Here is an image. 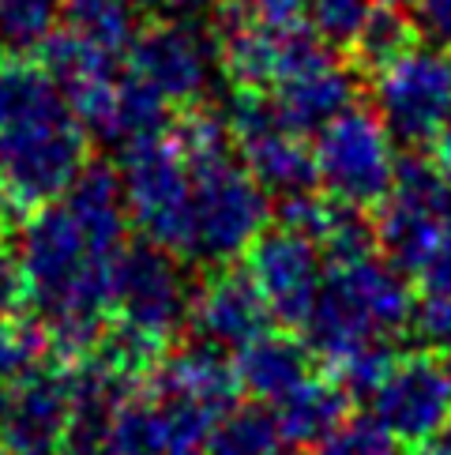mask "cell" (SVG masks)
Instances as JSON below:
<instances>
[{"instance_id": "6da1fadb", "label": "cell", "mask_w": 451, "mask_h": 455, "mask_svg": "<svg viewBox=\"0 0 451 455\" xmlns=\"http://www.w3.org/2000/svg\"><path fill=\"white\" fill-rule=\"evenodd\" d=\"M87 166V132L42 64L0 68V196L38 211L64 196Z\"/></svg>"}, {"instance_id": "7a4b0ae2", "label": "cell", "mask_w": 451, "mask_h": 455, "mask_svg": "<svg viewBox=\"0 0 451 455\" xmlns=\"http://www.w3.org/2000/svg\"><path fill=\"white\" fill-rule=\"evenodd\" d=\"M20 267L42 320L102 316L113 305V259L94 252L68 207L30 211L20 234Z\"/></svg>"}, {"instance_id": "3957f363", "label": "cell", "mask_w": 451, "mask_h": 455, "mask_svg": "<svg viewBox=\"0 0 451 455\" xmlns=\"http://www.w3.org/2000/svg\"><path fill=\"white\" fill-rule=\"evenodd\" d=\"M414 316V294L402 271L380 259H358V264H331L324 286L305 328V347L328 362H343L368 339L395 335Z\"/></svg>"}, {"instance_id": "277c9868", "label": "cell", "mask_w": 451, "mask_h": 455, "mask_svg": "<svg viewBox=\"0 0 451 455\" xmlns=\"http://www.w3.org/2000/svg\"><path fill=\"white\" fill-rule=\"evenodd\" d=\"M267 192L237 162H218L192 173L188 245L185 256L203 264H226L252 249L267 226Z\"/></svg>"}, {"instance_id": "5b68a950", "label": "cell", "mask_w": 451, "mask_h": 455, "mask_svg": "<svg viewBox=\"0 0 451 455\" xmlns=\"http://www.w3.org/2000/svg\"><path fill=\"white\" fill-rule=\"evenodd\" d=\"M392 132L368 109H346L324 132H316V173L335 200L368 207L384 204L395 185L399 162L392 148Z\"/></svg>"}, {"instance_id": "8992f818", "label": "cell", "mask_w": 451, "mask_h": 455, "mask_svg": "<svg viewBox=\"0 0 451 455\" xmlns=\"http://www.w3.org/2000/svg\"><path fill=\"white\" fill-rule=\"evenodd\" d=\"M121 188L132 219L154 245L185 252L188 245V207H192V170L177 140L154 136L139 140L121 155Z\"/></svg>"}, {"instance_id": "52a82bcc", "label": "cell", "mask_w": 451, "mask_h": 455, "mask_svg": "<svg viewBox=\"0 0 451 455\" xmlns=\"http://www.w3.org/2000/svg\"><path fill=\"white\" fill-rule=\"evenodd\" d=\"M451 207V181L437 162L402 158L388 200L380 204L376 241L402 275H422Z\"/></svg>"}, {"instance_id": "ba28073f", "label": "cell", "mask_w": 451, "mask_h": 455, "mask_svg": "<svg viewBox=\"0 0 451 455\" xmlns=\"http://www.w3.org/2000/svg\"><path fill=\"white\" fill-rule=\"evenodd\" d=\"M373 106L384 128L407 148L437 140L451 117V50L414 45L392 68L373 76Z\"/></svg>"}, {"instance_id": "9c48e42d", "label": "cell", "mask_w": 451, "mask_h": 455, "mask_svg": "<svg viewBox=\"0 0 451 455\" xmlns=\"http://www.w3.org/2000/svg\"><path fill=\"white\" fill-rule=\"evenodd\" d=\"M113 305L121 308V320L170 339L188 320L192 290L170 249L136 241L113 259Z\"/></svg>"}, {"instance_id": "30bf717a", "label": "cell", "mask_w": 451, "mask_h": 455, "mask_svg": "<svg viewBox=\"0 0 451 455\" xmlns=\"http://www.w3.org/2000/svg\"><path fill=\"white\" fill-rule=\"evenodd\" d=\"M218 42L192 20L154 23L132 42V72L162 94L170 106H188L211 87Z\"/></svg>"}, {"instance_id": "8fae6325", "label": "cell", "mask_w": 451, "mask_h": 455, "mask_svg": "<svg viewBox=\"0 0 451 455\" xmlns=\"http://www.w3.org/2000/svg\"><path fill=\"white\" fill-rule=\"evenodd\" d=\"M373 418L402 444H425L451 426V377L447 365L429 354L399 357L392 377L376 387Z\"/></svg>"}, {"instance_id": "7c38bea8", "label": "cell", "mask_w": 451, "mask_h": 455, "mask_svg": "<svg viewBox=\"0 0 451 455\" xmlns=\"http://www.w3.org/2000/svg\"><path fill=\"white\" fill-rule=\"evenodd\" d=\"M249 275L260 286L271 316H279L289 328L309 320L316 294L324 286L316 241L289 234V230H264L249 249Z\"/></svg>"}, {"instance_id": "4fadbf2b", "label": "cell", "mask_w": 451, "mask_h": 455, "mask_svg": "<svg viewBox=\"0 0 451 455\" xmlns=\"http://www.w3.org/2000/svg\"><path fill=\"white\" fill-rule=\"evenodd\" d=\"M72 380L57 369L35 365L15 377L8 411L0 421V444L12 455H57L68 444Z\"/></svg>"}, {"instance_id": "5bb4252c", "label": "cell", "mask_w": 451, "mask_h": 455, "mask_svg": "<svg viewBox=\"0 0 451 455\" xmlns=\"http://www.w3.org/2000/svg\"><path fill=\"white\" fill-rule=\"evenodd\" d=\"M188 323L196 328L200 343H211L218 350H241L252 339L267 335L271 305L264 301L249 271L226 267L192 290Z\"/></svg>"}, {"instance_id": "9a60e30c", "label": "cell", "mask_w": 451, "mask_h": 455, "mask_svg": "<svg viewBox=\"0 0 451 455\" xmlns=\"http://www.w3.org/2000/svg\"><path fill=\"white\" fill-rule=\"evenodd\" d=\"M113 53L91 45L87 38L72 35V30H57V35L42 45V68L53 76V84L68 99L75 121L102 136V128L117 102L121 79L113 72Z\"/></svg>"}, {"instance_id": "2e32d148", "label": "cell", "mask_w": 451, "mask_h": 455, "mask_svg": "<svg viewBox=\"0 0 451 455\" xmlns=\"http://www.w3.org/2000/svg\"><path fill=\"white\" fill-rule=\"evenodd\" d=\"M215 421L162 399H132L109 429L106 455H200Z\"/></svg>"}, {"instance_id": "e0dca14e", "label": "cell", "mask_w": 451, "mask_h": 455, "mask_svg": "<svg viewBox=\"0 0 451 455\" xmlns=\"http://www.w3.org/2000/svg\"><path fill=\"white\" fill-rule=\"evenodd\" d=\"M237 392L241 384H237L233 362H226V354L211 343H196L181 350L154 372V399L188 406V411H196L211 421H218L230 406H237Z\"/></svg>"}, {"instance_id": "ac0fdd59", "label": "cell", "mask_w": 451, "mask_h": 455, "mask_svg": "<svg viewBox=\"0 0 451 455\" xmlns=\"http://www.w3.org/2000/svg\"><path fill=\"white\" fill-rule=\"evenodd\" d=\"M353 99H358V79H353L350 68L328 57L279 84L275 109L289 132L305 136V132H324L331 121L353 109Z\"/></svg>"}, {"instance_id": "d6986e66", "label": "cell", "mask_w": 451, "mask_h": 455, "mask_svg": "<svg viewBox=\"0 0 451 455\" xmlns=\"http://www.w3.org/2000/svg\"><path fill=\"white\" fill-rule=\"evenodd\" d=\"M233 372L241 392L256 403H282L294 387L313 377V350L289 335L267 331L237 350Z\"/></svg>"}, {"instance_id": "ffe728a7", "label": "cell", "mask_w": 451, "mask_h": 455, "mask_svg": "<svg viewBox=\"0 0 451 455\" xmlns=\"http://www.w3.org/2000/svg\"><path fill=\"white\" fill-rule=\"evenodd\" d=\"M64 207L72 211V219L79 222V230L87 234L94 252H102L106 259L121 256L128 204H124V188H121L117 170H109L106 162H87L83 173L64 192Z\"/></svg>"}, {"instance_id": "44dd1931", "label": "cell", "mask_w": 451, "mask_h": 455, "mask_svg": "<svg viewBox=\"0 0 451 455\" xmlns=\"http://www.w3.org/2000/svg\"><path fill=\"white\" fill-rule=\"evenodd\" d=\"M237 148L245 155V170L260 181L264 192L294 196V192H309L320 181L316 155L289 128H271V132L252 136L245 143H237Z\"/></svg>"}, {"instance_id": "7402d4cb", "label": "cell", "mask_w": 451, "mask_h": 455, "mask_svg": "<svg viewBox=\"0 0 451 455\" xmlns=\"http://www.w3.org/2000/svg\"><path fill=\"white\" fill-rule=\"evenodd\" d=\"M346 387L328 377H309L279 403V429L289 444H320L346 421Z\"/></svg>"}, {"instance_id": "603a6c76", "label": "cell", "mask_w": 451, "mask_h": 455, "mask_svg": "<svg viewBox=\"0 0 451 455\" xmlns=\"http://www.w3.org/2000/svg\"><path fill=\"white\" fill-rule=\"evenodd\" d=\"M170 124V102L158 94L143 76H124L117 87V102H113V113L102 128V140L117 143V148H132L139 140H154L166 136Z\"/></svg>"}, {"instance_id": "cb8c5ba5", "label": "cell", "mask_w": 451, "mask_h": 455, "mask_svg": "<svg viewBox=\"0 0 451 455\" xmlns=\"http://www.w3.org/2000/svg\"><path fill=\"white\" fill-rule=\"evenodd\" d=\"M414 38H417V23L407 20V12L395 4H376L361 23V30L353 35L350 50L358 68L380 76L384 68H392L395 60H402L414 50Z\"/></svg>"}, {"instance_id": "d4e9b609", "label": "cell", "mask_w": 451, "mask_h": 455, "mask_svg": "<svg viewBox=\"0 0 451 455\" xmlns=\"http://www.w3.org/2000/svg\"><path fill=\"white\" fill-rule=\"evenodd\" d=\"M279 436V414L264 403L230 406L207 433V455H271Z\"/></svg>"}, {"instance_id": "484cf974", "label": "cell", "mask_w": 451, "mask_h": 455, "mask_svg": "<svg viewBox=\"0 0 451 455\" xmlns=\"http://www.w3.org/2000/svg\"><path fill=\"white\" fill-rule=\"evenodd\" d=\"M136 8L128 0H64V23L106 53H124L136 42Z\"/></svg>"}, {"instance_id": "4316f807", "label": "cell", "mask_w": 451, "mask_h": 455, "mask_svg": "<svg viewBox=\"0 0 451 455\" xmlns=\"http://www.w3.org/2000/svg\"><path fill=\"white\" fill-rule=\"evenodd\" d=\"M162 335H151L136 328V323H113V328H106L99 350H94L91 357L94 362H102L109 372H117L121 380L128 384H139L147 372H158V365H162Z\"/></svg>"}, {"instance_id": "83f0119b", "label": "cell", "mask_w": 451, "mask_h": 455, "mask_svg": "<svg viewBox=\"0 0 451 455\" xmlns=\"http://www.w3.org/2000/svg\"><path fill=\"white\" fill-rule=\"evenodd\" d=\"M177 148H181L188 170H207V166H218V162H230V124H226L222 113L215 109H188L181 121H177Z\"/></svg>"}, {"instance_id": "f1b7e54d", "label": "cell", "mask_w": 451, "mask_h": 455, "mask_svg": "<svg viewBox=\"0 0 451 455\" xmlns=\"http://www.w3.org/2000/svg\"><path fill=\"white\" fill-rule=\"evenodd\" d=\"M64 20V0H0V38L12 50H42Z\"/></svg>"}, {"instance_id": "f546056e", "label": "cell", "mask_w": 451, "mask_h": 455, "mask_svg": "<svg viewBox=\"0 0 451 455\" xmlns=\"http://www.w3.org/2000/svg\"><path fill=\"white\" fill-rule=\"evenodd\" d=\"M380 245L376 241V222L365 215L361 207L335 200L331 222L324 237H320V249L328 252L331 264H358V259H368L373 249Z\"/></svg>"}, {"instance_id": "4dcf8cb0", "label": "cell", "mask_w": 451, "mask_h": 455, "mask_svg": "<svg viewBox=\"0 0 451 455\" xmlns=\"http://www.w3.org/2000/svg\"><path fill=\"white\" fill-rule=\"evenodd\" d=\"M395 365H399L395 350L384 343V339H368V343H361L358 350H350L343 362H335V372H338L335 380L346 387V395L373 399L376 387L392 377Z\"/></svg>"}, {"instance_id": "1f68e13d", "label": "cell", "mask_w": 451, "mask_h": 455, "mask_svg": "<svg viewBox=\"0 0 451 455\" xmlns=\"http://www.w3.org/2000/svg\"><path fill=\"white\" fill-rule=\"evenodd\" d=\"M50 350L45 339V323H8L0 316V380L4 377H23L27 369L42 362V354Z\"/></svg>"}, {"instance_id": "d6a6232c", "label": "cell", "mask_w": 451, "mask_h": 455, "mask_svg": "<svg viewBox=\"0 0 451 455\" xmlns=\"http://www.w3.org/2000/svg\"><path fill=\"white\" fill-rule=\"evenodd\" d=\"M316 455H395V436L373 414L346 418L331 436L316 444Z\"/></svg>"}, {"instance_id": "836d02e7", "label": "cell", "mask_w": 451, "mask_h": 455, "mask_svg": "<svg viewBox=\"0 0 451 455\" xmlns=\"http://www.w3.org/2000/svg\"><path fill=\"white\" fill-rule=\"evenodd\" d=\"M373 8V0H309V23L328 45H350Z\"/></svg>"}, {"instance_id": "e575fe53", "label": "cell", "mask_w": 451, "mask_h": 455, "mask_svg": "<svg viewBox=\"0 0 451 455\" xmlns=\"http://www.w3.org/2000/svg\"><path fill=\"white\" fill-rule=\"evenodd\" d=\"M331 211H335V200H324V196H316V192H294V196H282L279 211H275V219L282 230L289 234H301V237H309L320 245V237H324L328 230V222H331Z\"/></svg>"}, {"instance_id": "d590c367", "label": "cell", "mask_w": 451, "mask_h": 455, "mask_svg": "<svg viewBox=\"0 0 451 455\" xmlns=\"http://www.w3.org/2000/svg\"><path fill=\"white\" fill-rule=\"evenodd\" d=\"M410 328L425 347L451 354V294H425V301L414 305Z\"/></svg>"}, {"instance_id": "8d00e7d4", "label": "cell", "mask_w": 451, "mask_h": 455, "mask_svg": "<svg viewBox=\"0 0 451 455\" xmlns=\"http://www.w3.org/2000/svg\"><path fill=\"white\" fill-rule=\"evenodd\" d=\"M245 12L252 23L271 30H294L309 20V0H245Z\"/></svg>"}, {"instance_id": "74e56055", "label": "cell", "mask_w": 451, "mask_h": 455, "mask_svg": "<svg viewBox=\"0 0 451 455\" xmlns=\"http://www.w3.org/2000/svg\"><path fill=\"white\" fill-rule=\"evenodd\" d=\"M417 279L425 283L429 294H451V207H447V215H444L440 237H437V245H432L429 264L422 267Z\"/></svg>"}, {"instance_id": "f35d334b", "label": "cell", "mask_w": 451, "mask_h": 455, "mask_svg": "<svg viewBox=\"0 0 451 455\" xmlns=\"http://www.w3.org/2000/svg\"><path fill=\"white\" fill-rule=\"evenodd\" d=\"M417 35L437 50H451V0H422L417 4Z\"/></svg>"}, {"instance_id": "ab89813d", "label": "cell", "mask_w": 451, "mask_h": 455, "mask_svg": "<svg viewBox=\"0 0 451 455\" xmlns=\"http://www.w3.org/2000/svg\"><path fill=\"white\" fill-rule=\"evenodd\" d=\"M27 275L20 267V259H12L4 249H0V316L15 313L27 301Z\"/></svg>"}, {"instance_id": "60d3db41", "label": "cell", "mask_w": 451, "mask_h": 455, "mask_svg": "<svg viewBox=\"0 0 451 455\" xmlns=\"http://www.w3.org/2000/svg\"><path fill=\"white\" fill-rule=\"evenodd\" d=\"M432 143H437V166L444 170V177H447V181H451V117L444 121V128H440V136H437V140H432Z\"/></svg>"}, {"instance_id": "b9f144b4", "label": "cell", "mask_w": 451, "mask_h": 455, "mask_svg": "<svg viewBox=\"0 0 451 455\" xmlns=\"http://www.w3.org/2000/svg\"><path fill=\"white\" fill-rule=\"evenodd\" d=\"M166 4H170L177 15H185V20H192V15H203V12L218 8L222 0H166Z\"/></svg>"}, {"instance_id": "7bdbcfd3", "label": "cell", "mask_w": 451, "mask_h": 455, "mask_svg": "<svg viewBox=\"0 0 451 455\" xmlns=\"http://www.w3.org/2000/svg\"><path fill=\"white\" fill-rule=\"evenodd\" d=\"M414 455H451V426L440 433V436H432V441L425 444H417Z\"/></svg>"}, {"instance_id": "ee69618b", "label": "cell", "mask_w": 451, "mask_h": 455, "mask_svg": "<svg viewBox=\"0 0 451 455\" xmlns=\"http://www.w3.org/2000/svg\"><path fill=\"white\" fill-rule=\"evenodd\" d=\"M384 4H395V8H417L422 0H384Z\"/></svg>"}, {"instance_id": "f6af8a7d", "label": "cell", "mask_w": 451, "mask_h": 455, "mask_svg": "<svg viewBox=\"0 0 451 455\" xmlns=\"http://www.w3.org/2000/svg\"><path fill=\"white\" fill-rule=\"evenodd\" d=\"M4 411H8V387L0 384V421H4Z\"/></svg>"}, {"instance_id": "bcb514c9", "label": "cell", "mask_w": 451, "mask_h": 455, "mask_svg": "<svg viewBox=\"0 0 451 455\" xmlns=\"http://www.w3.org/2000/svg\"><path fill=\"white\" fill-rule=\"evenodd\" d=\"M271 455H301V451H297V448H275Z\"/></svg>"}, {"instance_id": "7dc6e473", "label": "cell", "mask_w": 451, "mask_h": 455, "mask_svg": "<svg viewBox=\"0 0 451 455\" xmlns=\"http://www.w3.org/2000/svg\"><path fill=\"white\" fill-rule=\"evenodd\" d=\"M132 8H147V4H154V0H128Z\"/></svg>"}, {"instance_id": "c3c4849f", "label": "cell", "mask_w": 451, "mask_h": 455, "mask_svg": "<svg viewBox=\"0 0 451 455\" xmlns=\"http://www.w3.org/2000/svg\"><path fill=\"white\" fill-rule=\"evenodd\" d=\"M0 249H4V215H0Z\"/></svg>"}, {"instance_id": "681fc988", "label": "cell", "mask_w": 451, "mask_h": 455, "mask_svg": "<svg viewBox=\"0 0 451 455\" xmlns=\"http://www.w3.org/2000/svg\"><path fill=\"white\" fill-rule=\"evenodd\" d=\"M4 45H8V42H4V38H0V68H4Z\"/></svg>"}, {"instance_id": "f907efd6", "label": "cell", "mask_w": 451, "mask_h": 455, "mask_svg": "<svg viewBox=\"0 0 451 455\" xmlns=\"http://www.w3.org/2000/svg\"><path fill=\"white\" fill-rule=\"evenodd\" d=\"M444 365H447V377H451V354H447V357H444Z\"/></svg>"}, {"instance_id": "816d5d0a", "label": "cell", "mask_w": 451, "mask_h": 455, "mask_svg": "<svg viewBox=\"0 0 451 455\" xmlns=\"http://www.w3.org/2000/svg\"><path fill=\"white\" fill-rule=\"evenodd\" d=\"M0 455H12V451H8V448H4V444H0Z\"/></svg>"}]
</instances>
